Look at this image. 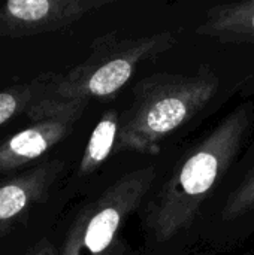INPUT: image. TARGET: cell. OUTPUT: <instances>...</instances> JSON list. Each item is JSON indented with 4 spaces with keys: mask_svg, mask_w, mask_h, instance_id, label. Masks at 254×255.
Returning a JSON list of instances; mask_svg holds the SVG:
<instances>
[{
    "mask_svg": "<svg viewBox=\"0 0 254 255\" xmlns=\"http://www.w3.org/2000/svg\"><path fill=\"white\" fill-rule=\"evenodd\" d=\"M219 163L214 155L208 152H199L192 157L183 172H181V184L187 194H202L210 190L217 176Z\"/></svg>",
    "mask_w": 254,
    "mask_h": 255,
    "instance_id": "5",
    "label": "cell"
},
{
    "mask_svg": "<svg viewBox=\"0 0 254 255\" xmlns=\"http://www.w3.org/2000/svg\"><path fill=\"white\" fill-rule=\"evenodd\" d=\"M73 9L69 3L52 0H9L0 7V36L25 37L54 28Z\"/></svg>",
    "mask_w": 254,
    "mask_h": 255,
    "instance_id": "2",
    "label": "cell"
},
{
    "mask_svg": "<svg viewBox=\"0 0 254 255\" xmlns=\"http://www.w3.org/2000/svg\"><path fill=\"white\" fill-rule=\"evenodd\" d=\"M115 136V123L111 120H103L94 128L87 148V157L93 163L105 160L112 148Z\"/></svg>",
    "mask_w": 254,
    "mask_h": 255,
    "instance_id": "9",
    "label": "cell"
},
{
    "mask_svg": "<svg viewBox=\"0 0 254 255\" xmlns=\"http://www.w3.org/2000/svg\"><path fill=\"white\" fill-rule=\"evenodd\" d=\"M253 27H254V18H253Z\"/></svg>",
    "mask_w": 254,
    "mask_h": 255,
    "instance_id": "11",
    "label": "cell"
},
{
    "mask_svg": "<svg viewBox=\"0 0 254 255\" xmlns=\"http://www.w3.org/2000/svg\"><path fill=\"white\" fill-rule=\"evenodd\" d=\"M48 184L46 166H37L0 184V238L7 235L42 199Z\"/></svg>",
    "mask_w": 254,
    "mask_h": 255,
    "instance_id": "3",
    "label": "cell"
},
{
    "mask_svg": "<svg viewBox=\"0 0 254 255\" xmlns=\"http://www.w3.org/2000/svg\"><path fill=\"white\" fill-rule=\"evenodd\" d=\"M186 117V105L180 99H163L157 102L147 115V124L153 131L165 133L175 128Z\"/></svg>",
    "mask_w": 254,
    "mask_h": 255,
    "instance_id": "7",
    "label": "cell"
},
{
    "mask_svg": "<svg viewBox=\"0 0 254 255\" xmlns=\"http://www.w3.org/2000/svg\"><path fill=\"white\" fill-rule=\"evenodd\" d=\"M132 66L124 60H114L99 67L88 79L87 90L96 96H108L127 82Z\"/></svg>",
    "mask_w": 254,
    "mask_h": 255,
    "instance_id": "6",
    "label": "cell"
},
{
    "mask_svg": "<svg viewBox=\"0 0 254 255\" xmlns=\"http://www.w3.org/2000/svg\"><path fill=\"white\" fill-rule=\"evenodd\" d=\"M28 255H49V253H48V250H45V248H40V250H34L31 254Z\"/></svg>",
    "mask_w": 254,
    "mask_h": 255,
    "instance_id": "10",
    "label": "cell"
},
{
    "mask_svg": "<svg viewBox=\"0 0 254 255\" xmlns=\"http://www.w3.org/2000/svg\"><path fill=\"white\" fill-rule=\"evenodd\" d=\"M120 223V214L114 208H106L97 212L87 224L81 247L88 251V254H99L111 244L114 233Z\"/></svg>",
    "mask_w": 254,
    "mask_h": 255,
    "instance_id": "4",
    "label": "cell"
},
{
    "mask_svg": "<svg viewBox=\"0 0 254 255\" xmlns=\"http://www.w3.org/2000/svg\"><path fill=\"white\" fill-rule=\"evenodd\" d=\"M33 97V88L28 85H16L0 91V127L19 114Z\"/></svg>",
    "mask_w": 254,
    "mask_h": 255,
    "instance_id": "8",
    "label": "cell"
},
{
    "mask_svg": "<svg viewBox=\"0 0 254 255\" xmlns=\"http://www.w3.org/2000/svg\"><path fill=\"white\" fill-rule=\"evenodd\" d=\"M33 124L19 130L0 145V173L25 167L43 155L66 131L61 108L42 102L30 109Z\"/></svg>",
    "mask_w": 254,
    "mask_h": 255,
    "instance_id": "1",
    "label": "cell"
}]
</instances>
